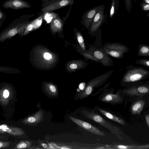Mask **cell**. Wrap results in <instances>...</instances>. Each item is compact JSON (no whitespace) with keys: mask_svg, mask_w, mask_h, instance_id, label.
I'll return each mask as SVG.
<instances>
[{"mask_svg":"<svg viewBox=\"0 0 149 149\" xmlns=\"http://www.w3.org/2000/svg\"><path fill=\"white\" fill-rule=\"evenodd\" d=\"M125 68V72L120 81L122 86H130L141 85L149 78V70L143 67L130 65L127 66Z\"/></svg>","mask_w":149,"mask_h":149,"instance_id":"6da1fadb","label":"cell"},{"mask_svg":"<svg viewBox=\"0 0 149 149\" xmlns=\"http://www.w3.org/2000/svg\"><path fill=\"white\" fill-rule=\"evenodd\" d=\"M34 61L39 68L47 70L54 66L58 60L57 55L47 48L37 46L34 51Z\"/></svg>","mask_w":149,"mask_h":149,"instance_id":"7a4b0ae2","label":"cell"},{"mask_svg":"<svg viewBox=\"0 0 149 149\" xmlns=\"http://www.w3.org/2000/svg\"><path fill=\"white\" fill-rule=\"evenodd\" d=\"M114 71L113 70L109 71L89 81L84 89L78 94V99H83L89 95L94 88L100 86L105 83L111 76Z\"/></svg>","mask_w":149,"mask_h":149,"instance_id":"3957f363","label":"cell"},{"mask_svg":"<svg viewBox=\"0 0 149 149\" xmlns=\"http://www.w3.org/2000/svg\"><path fill=\"white\" fill-rule=\"evenodd\" d=\"M101 47L109 56L116 59L124 57V54L128 52L129 48L120 42H105Z\"/></svg>","mask_w":149,"mask_h":149,"instance_id":"277c9868","label":"cell"},{"mask_svg":"<svg viewBox=\"0 0 149 149\" xmlns=\"http://www.w3.org/2000/svg\"><path fill=\"white\" fill-rule=\"evenodd\" d=\"M84 116L94 121L103 126L110 131L113 133L121 138L119 129L118 128L105 120L100 116L96 113L88 111L86 110L81 111Z\"/></svg>","mask_w":149,"mask_h":149,"instance_id":"5b68a950","label":"cell"},{"mask_svg":"<svg viewBox=\"0 0 149 149\" xmlns=\"http://www.w3.org/2000/svg\"><path fill=\"white\" fill-rule=\"evenodd\" d=\"M105 6L103 4L101 8L97 12L95 15L89 28L88 33L92 36H95L107 19V15L104 14Z\"/></svg>","mask_w":149,"mask_h":149,"instance_id":"8992f818","label":"cell"},{"mask_svg":"<svg viewBox=\"0 0 149 149\" xmlns=\"http://www.w3.org/2000/svg\"><path fill=\"white\" fill-rule=\"evenodd\" d=\"M88 49L93 56L104 66H112L114 65L111 58L101 47L96 48L93 45L91 44L89 45Z\"/></svg>","mask_w":149,"mask_h":149,"instance_id":"52a82bcc","label":"cell"},{"mask_svg":"<svg viewBox=\"0 0 149 149\" xmlns=\"http://www.w3.org/2000/svg\"><path fill=\"white\" fill-rule=\"evenodd\" d=\"M74 3L72 0H53L42 2L41 10L44 13H49L69 5L72 6Z\"/></svg>","mask_w":149,"mask_h":149,"instance_id":"ba28073f","label":"cell"},{"mask_svg":"<svg viewBox=\"0 0 149 149\" xmlns=\"http://www.w3.org/2000/svg\"><path fill=\"white\" fill-rule=\"evenodd\" d=\"M69 118L78 126L93 134L100 136L105 135L104 132L87 122L72 116H69Z\"/></svg>","mask_w":149,"mask_h":149,"instance_id":"9c48e42d","label":"cell"},{"mask_svg":"<svg viewBox=\"0 0 149 149\" xmlns=\"http://www.w3.org/2000/svg\"><path fill=\"white\" fill-rule=\"evenodd\" d=\"M149 85L146 83L143 84L129 86L123 91V92L130 95L140 96L149 93Z\"/></svg>","mask_w":149,"mask_h":149,"instance_id":"30bf717a","label":"cell"},{"mask_svg":"<svg viewBox=\"0 0 149 149\" xmlns=\"http://www.w3.org/2000/svg\"><path fill=\"white\" fill-rule=\"evenodd\" d=\"M103 4L90 9L83 14L81 21V24L86 29L90 27L92 21L97 12L101 8Z\"/></svg>","mask_w":149,"mask_h":149,"instance_id":"8fae6325","label":"cell"},{"mask_svg":"<svg viewBox=\"0 0 149 149\" xmlns=\"http://www.w3.org/2000/svg\"><path fill=\"white\" fill-rule=\"evenodd\" d=\"M2 7L6 9L18 10L30 8L31 6L29 2L24 0H6L2 4Z\"/></svg>","mask_w":149,"mask_h":149,"instance_id":"7c38bea8","label":"cell"},{"mask_svg":"<svg viewBox=\"0 0 149 149\" xmlns=\"http://www.w3.org/2000/svg\"><path fill=\"white\" fill-rule=\"evenodd\" d=\"M89 64L83 60H72L67 62L65 69L69 72H74L77 70L85 68Z\"/></svg>","mask_w":149,"mask_h":149,"instance_id":"4fadbf2b","label":"cell"},{"mask_svg":"<svg viewBox=\"0 0 149 149\" xmlns=\"http://www.w3.org/2000/svg\"><path fill=\"white\" fill-rule=\"evenodd\" d=\"M0 133H6L14 136H19L24 135L25 132L20 128L6 124H1L0 125Z\"/></svg>","mask_w":149,"mask_h":149,"instance_id":"5bb4252c","label":"cell"},{"mask_svg":"<svg viewBox=\"0 0 149 149\" xmlns=\"http://www.w3.org/2000/svg\"><path fill=\"white\" fill-rule=\"evenodd\" d=\"M44 115L43 111L40 110L34 114L27 117L22 122L23 124H33L38 123L42 119Z\"/></svg>","mask_w":149,"mask_h":149,"instance_id":"9a60e30c","label":"cell"},{"mask_svg":"<svg viewBox=\"0 0 149 149\" xmlns=\"http://www.w3.org/2000/svg\"><path fill=\"white\" fill-rule=\"evenodd\" d=\"M63 21L58 15L52 20L50 24V29L54 33L61 32L63 30Z\"/></svg>","mask_w":149,"mask_h":149,"instance_id":"2e32d148","label":"cell"},{"mask_svg":"<svg viewBox=\"0 0 149 149\" xmlns=\"http://www.w3.org/2000/svg\"><path fill=\"white\" fill-rule=\"evenodd\" d=\"M101 100L105 102L117 103L122 102L123 99L119 94L109 93L103 97Z\"/></svg>","mask_w":149,"mask_h":149,"instance_id":"e0dca14e","label":"cell"},{"mask_svg":"<svg viewBox=\"0 0 149 149\" xmlns=\"http://www.w3.org/2000/svg\"><path fill=\"white\" fill-rule=\"evenodd\" d=\"M73 45L77 48V50L84 57L86 60H91L97 63H100L99 61L93 56L88 49L87 50L83 51L79 46L75 45Z\"/></svg>","mask_w":149,"mask_h":149,"instance_id":"ac0fdd59","label":"cell"},{"mask_svg":"<svg viewBox=\"0 0 149 149\" xmlns=\"http://www.w3.org/2000/svg\"><path fill=\"white\" fill-rule=\"evenodd\" d=\"M44 88L45 92L49 95L56 96L58 94L57 86L51 82H45Z\"/></svg>","mask_w":149,"mask_h":149,"instance_id":"d6986e66","label":"cell"},{"mask_svg":"<svg viewBox=\"0 0 149 149\" xmlns=\"http://www.w3.org/2000/svg\"><path fill=\"white\" fill-rule=\"evenodd\" d=\"M145 102L143 100H138L132 105L131 110L133 114H139L143 110L145 105Z\"/></svg>","mask_w":149,"mask_h":149,"instance_id":"ffe728a7","label":"cell"},{"mask_svg":"<svg viewBox=\"0 0 149 149\" xmlns=\"http://www.w3.org/2000/svg\"><path fill=\"white\" fill-rule=\"evenodd\" d=\"M98 109L100 112L109 119L123 125H126L125 122L121 118L104 110L100 109Z\"/></svg>","mask_w":149,"mask_h":149,"instance_id":"44dd1931","label":"cell"},{"mask_svg":"<svg viewBox=\"0 0 149 149\" xmlns=\"http://www.w3.org/2000/svg\"><path fill=\"white\" fill-rule=\"evenodd\" d=\"M11 95L10 91L8 90L4 89L0 93V102L3 105H6L11 98Z\"/></svg>","mask_w":149,"mask_h":149,"instance_id":"7402d4cb","label":"cell"},{"mask_svg":"<svg viewBox=\"0 0 149 149\" xmlns=\"http://www.w3.org/2000/svg\"><path fill=\"white\" fill-rule=\"evenodd\" d=\"M138 49L137 54L139 56H149V46L144 44L138 45Z\"/></svg>","mask_w":149,"mask_h":149,"instance_id":"603a6c76","label":"cell"},{"mask_svg":"<svg viewBox=\"0 0 149 149\" xmlns=\"http://www.w3.org/2000/svg\"><path fill=\"white\" fill-rule=\"evenodd\" d=\"M120 0H112L109 11V16L112 19L119 8Z\"/></svg>","mask_w":149,"mask_h":149,"instance_id":"cb8c5ba5","label":"cell"},{"mask_svg":"<svg viewBox=\"0 0 149 149\" xmlns=\"http://www.w3.org/2000/svg\"><path fill=\"white\" fill-rule=\"evenodd\" d=\"M74 31L75 33L79 47L82 50L84 51L86 50V46L83 37L80 32L75 28Z\"/></svg>","mask_w":149,"mask_h":149,"instance_id":"d4e9b609","label":"cell"},{"mask_svg":"<svg viewBox=\"0 0 149 149\" xmlns=\"http://www.w3.org/2000/svg\"><path fill=\"white\" fill-rule=\"evenodd\" d=\"M31 142L28 141H22L17 144L15 149L26 148L31 145Z\"/></svg>","mask_w":149,"mask_h":149,"instance_id":"484cf974","label":"cell"},{"mask_svg":"<svg viewBox=\"0 0 149 149\" xmlns=\"http://www.w3.org/2000/svg\"><path fill=\"white\" fill-rule=\"evenodd\" d=\"M135 63L149 68V60L148 59H141L136 60Z\"/></svg>","mask_w":149,"mask_h":149,"instance_id":"4316f807","label":"cell"},{"mask_svg":"<svg viewBox=\"0 0 149 149\" xmlns=\"http://www.w3.org/2000/svg\"><path fill=\"white\" fill-rule=\"evenodd\" d=\"M125 8L128 12H130L132 8L131 0H124Z\"/></svg>","mask_w":149,"mask_h":149,"instance_id":"83f0119b","label":"cell"},{"mask_svg":"<svg viewBox=\"0 0 149 149\" xmlns=\"http://www.w3.org/2000/svg\"><path fill=\"white\" fill-rule=\"evenodd\" d=\"M3 136H0V139ZM10 144V142L9 141H2L0 139V148H5L8 147Z\"/></svg>","mask_w":149,"mask_h":149,"instance_id":"f1b7e54d","label":"cell"},{"mask_svg":"<svg viewBox=\"0 0 149 149\" xmlns=\"http://www.w3.org/2000/svg\"><path fill=\"white\" fill-rule=\"evenodd\" d=\"M140 6L143 11L146 12L149 10V4L142 2L140 3Z\"/></svg>","mask_w":149,"mask_h":149,"instance_id":"f546056e","label":"cell"},{"mask_svg":"<svg viewBox=\"0 0 149 149\" xmlns=\"http://www.w3.org/2000/svg\"><path fill=\"white\" fill-rule=\"evenodd\" d=\"M6 14L0 9V24H2L3 21L6 19Z\"/></svg>","mask_w":149,"mask_h":149,"instance_id":"4dcf8cb0","label":"cell"},{"mask_svg":"<svg viewBox=\"0 0 149 149\" xmlns=\"http://www.w3.org/2000/svg\"><path fill=\"white\" fill-rule=\"evenodd\" d=\"M138 146H127L124 145H119L117 146V147L119 149H130V148H138Z\"/></svg>","mask_w":149,"mask_h":149,"instance_id":"1f68e13d","label":"cell"},{"mask_svg":"<svg viewBox=\"0 0 149 149\" xmlns=\"http://www.w3.org/2000/svg\"><path fill=\"white\" fill-rule=\"evenodd\" d=\"M145 119L147 124L148 127H149V114H147L145 116Z\"/></svg>","mask_w":149,"mask_h":149,"instance_id":"d6a6232c","label":"cell"},{"mask_svg":"<svg viewBox=\"0 0 149 149\" xmlns=\"http://www.w3.org/2000/svg\"><path fill=\"white\" fill-rule=\"evenodd\" d=\"M142 2L147 4H149V0H143Z\"/></svg>","mask_w":149,"mask_h":149,"instance_id":"836d02e7","label":"cell"},{"mask_svg":"<svg viewBox=\"0 0 149 149\" xmlns=\"http://www.w3.org/2000/svg\"><path fill=\"white\" fill-rule=\"evenodd\" d=\"M42 1V2H46V1H50L52 0H41Z\"/></svg>","mask_w":149,"mask_h":149,"instance_id":"e575fe53","label":"cell"},{"mask_svg":"<svg viewBox=\"0 0 149 149\" xmlns=\"http://www.w3.org/2000/svg\"><path fill=\"white\" fill-rule=\"evenodd\" d=\"M72 0V2L74 3V0Z\"/></svg>","mask_w":149,"mask_h":149,"instance_id":"d590c367","label":"cell"}]
</instances>
